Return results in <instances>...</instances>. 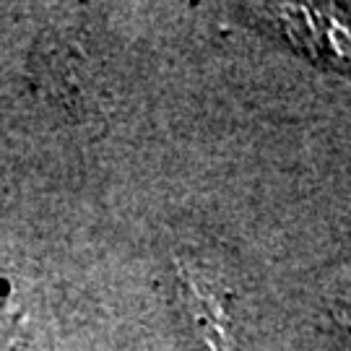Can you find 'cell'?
<instances>
[{
  "label": "cell",
  "mask_w": 351,
  "mask_h": 351,
  "mask_svg": "<svg viewBox=\"0 0 351 351\" xmlns=\"http://www.w3.org/2000/svg\"><path fill=\"white\" fill-rule=\"evenodd\" d=\"M339 320L351 330V313H341V315H339Z\"/></svg>",
  "instance_id": "7a4b0ae2"
},
{
  "label": "cell",
  "mask_w": 351,
  "mask_h": 351,
  "mask_svg": "<svg viewBox=\"0 0 351 351\" xmlns=\"http://www.w3.org/2000/svg\"><path fill=\"white\" fill-rule=\"evenodd\" d=\"M185 287H188L190 307H193V313H195L198 326H201L203 333H206L208 346H211L213 351H229L232 349V341H229V333H226L224 307L219 304L216 297H208L206 291H201V287L193 284L190 278H185Z\"/></svg>",
  "instance_id": "6da1fadb"
}]
</instances>
